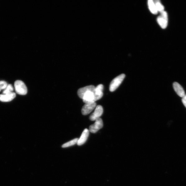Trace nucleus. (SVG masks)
I'll list each match as a JSON object with an SVG mask.
<instances>
[{"label":"nucleus","instance_id":"obj_1","mask_svg":"<svg viewBox=\"0 0 186 186\" xmlns=\"http://www.w3.org/2000/svg\"><path fill=\"white\" fill-rule=\"evenodd\" d=\"M16 92L19 95H25L27 94V89L24 83L20 80L16 81L14 84Z\"/></svg>","mask_w":186,"mask_h":186},{"label":"nucleus","instance_id":"obj_2","mask_svg":"<svg viewBox=\"0 0 186 186\" xmlns=\"http://www.w3.org/2000/svg\"><path fill=\"white\" fill-rule=\"evenodd\" d=\"M125 77V74H122L114 78L110 83L109 87L110 91L113 92L116 90L123 82Z\"/></svg>","mask_w":186,"mask_h":186},{"label":"nucleus","instance_id":"obj_3","mask_svg":"<svg viewBox=\"0 0 186 186\" xmlns=\"http://www.w3.org/2000/svg\"><path fill=\"white\" fill-rule=\"evenodd\" d=\"M160 15L157 18V21L160 26L163 29H165L167 27L168 25V15L165 11L160 13Z\"/></svg>","mask_w":186,"mask_h":186},{"label":"nucleus","instance_id":"obj_4","mask_svg":"<svg viewBox=\"0 0 186 186\" xmlns=\"http://www.w3.org/2000/svg\"><path fill=\"white\" fill-rule=\"evenodd\" d=\"M103 127V121L99 118L95 121V123L89 127V131L92 133H95Z\"/></svg>","mask_w":186,"mask_h":186},{"label":"nucleus","instance_id":"obj_5","mask_svg":"<svg viewBox=\"0 0 186 186\" xmlns=\"http://www.w3.org/2000/svg\"><path fill=\"white\" fill-rule=\"evenodd\" d=\"M103 113V108L102 106L100 105H97L95 108L94 113L90 117V119L92 121H95L100 118Z\"/></svg>","mask_w":186,"mask_h":186},{"label":"nucleus","instance_id":"obj_6","mask_svg":"<svg viewBox=\"0 0 186 186\" xmlns=\"http://www.w3.org/2000/svg\"><path fill=\"white\" fill-rule=\"evenodd\" d=\"M96 104L95 102L92 103L85 104L82 107L81 112L83 115H86L90 113L94 109L96 108Z\"/></svg>","mask_w":186,"mask_h":186},{"label":"nucleus","instance_id":"obj_7","mask_svg":"<svg viewBox=\"0 0 186 186\" xmlns=\"http://www.w3.org/2000/svg\"><path fill=\"white\" fill-rule=\"evenodd\" d=\"M94 91H88L86 92L82 98L83 101L85 104L95 102Z\"/></svg>","mask_w":186,"mask_h":186},{"label":"nucleus","instance_id":"obj_8","mask_svg":"<svg viewBox=\"0 0 186 186\" xmlns=\"http://www.w3.org/2000/svg\"><path fill=\"white\" fill-rule=\"evenodd\" d=\"M95 88L94 86L90 85L80 88L78 91V95L79 98L82 99L83 96L86 92L88 91H94Z\"/></svg>","mask_w":186,"mask_h":186},{"label":"nucleus","instance_id":"obj_9","mask_svg":"<svg viewBox=\"0 0 186 186\" xmlns=\"http://www.w3.org/2000/svg\"><path fill=\"white\" fill-rule=\"evenodd\" d=\"M104 86L102 84L98 85L95 88L94 92L95 101L100 99L103 95Z\"/></svg>","mask_w":186,"mask_h":186},{"label":"nucleus","instance_id":"obj_10","mask_svg":"<svg viewBox=\"0 0 186 186\" xmlns=\"http://www.w3.org/2000/svg\"><path fill=\"white\" fill-rule=\"evenodd\" d=\"M173 87L176 94L182 98L184 97L185 92L182 86L177 82H174L173 83Z\"/></svg>","mask_w":186,"mask_h":186},{"label":"nucleus","instance_id":"obj_11","mask_svg":"<svg viewBox=\"0 0 186 186\" xmlns=\"http://www.w3.org/2000/svg\"><path fill=\"white\" fill-rule=\"evenodd\" d=\"M89 134V130L87 129H85L83 131L81 135L80 138L78 139L77 145L79 146H81L84 144L87 140Z\"/></svg>","mask_w":186,"mask_h":186},{"label":"nucleus","instance_id":"obj_12","mask_svg":"<svg viewBox=\"0 0 186 186\" xmlns=\"http://www.w3.org/2000/svg\"><path fill=\"white\" fill-rule=\"evenodd\" d=\"M16 94L14 92H12L7 94L0 95V101L7 102L12 101L16 97Z\"/></svg>","mask_w":186,"mask_h":186},{"label":"nucleus","instance_id":"obj_13","mask_svg":"<svg viewBox=\"0 0 186 186\" xmlns=\"http://www.w3.org/2000/svg\"><path fill=\"white\" fill-rule=\"evenodd\" d=\"M149 8L151 12L153 14L156 15L158 13V11L157 10L156 5L154 1L149 0L147 2Z\"/></svg>","mask_w":186,"mask_h":186},{"label":"nucleus","instance_id":"obj_14","mask_svg":"<svg viewBox=\"0 0 186 186\" xmlns=\"http://www.w3.org/2000/svg\"><path fill=\"white\" fill-rule=\"evenodd\" d=\"M155 3L156 8L158 12L161 13L165 11V7L159 0H155L154 1Z\"/></svg>","mask_w":186,"mask_h":186},{"label":"nucleus","instance_id":"obj_15","mask_svg":"<svg viewBox=\"0 0 186 186\" xmlns=\"http://www.w3.org/2000/svg\"><path fill=\"white\" fill-rule=\"evenodd\" d=\"M78 140V138L74 139L68 142L63 144L62 147L63 148H66V147H68L74 145L76 144L77 143Z\"/></svg>","mask_w":186,"mask_h":186},{"label":"nucleus","instance_id":"obj_16","mask_svg":"<svg viewBox=\"0 0 186 186\" xmlns=\"http://www.w3.org/2000/svg\"><path fill=\"white\" fill-rule=\"evenodd\" d=\"M14 91V88L13 87L12 85L11 84H9L8 85L7 87L4 90V91L3 92V94L4 95L10 94L12 92V91Z\"/></svg>","mask_w":186,"mask_h":186},{"label":"nucleus","instance_id":"obj_17","mask_svg":"<svg viewBox=\"0 0 186 186\" xmlns=\"http://www.w3.org/2000/svg\"><path fill=\"white\" fill-rule=\"evenodd\" d=\"M7 82L4 81H0V89L1 90L5 89L8 86Z\"/></svg>","mask_w":186,"mask_h":186},{"label":"nucleus","instance_id":"obj_18","mask_svg":"<svg viewBox=\"0 0 186 186\" xmlns=\"http://www.w3.org/2000/svg\"><path fill=\"white\" fill-rule=\"evenodd\" d=\"M182 101L183 104L184 106L186 108V95H185L184 97L182 98Z\"/></svg>","mask_w":186,"mask_h":186},{"label":"nucleus","instance_id":"obj_19","mask_svg":"<svg viewBox=\"0 0 186 186\" xmlns=\"http://www.w3.org/2000/svg\"><path fill=\"white\" fill-rule=\"evenodd\" d=\"M1 91V89H0V91Z\"/></svg>","mask_w":186,"mask_h":186}]
</instances>
